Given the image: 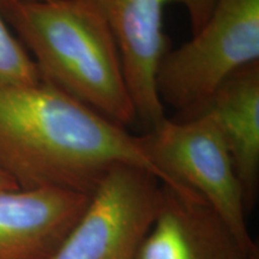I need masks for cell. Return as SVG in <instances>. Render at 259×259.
<instances>
[{"instance_id":"cell-1","label":"cell","mask_w":259,"mask_h":259,"mask_svg":"<svg viewBox=\"0 0 259 259\" xmlns=\"http://www.w3.org/2000/svg\"><path fill=\"white\" fill-rule=\"evenodd\" d=\"M119 163L145 168L168 185L142 136L44 80L31 85L0 83V168L19 189L90 194Z\"/></svg>"},{"instance_id":"cell-2","label":"cell","mask_w":259,"mask_h":259,"mask_svg":"<svg viewBox=\"0 0 259 259\" xmlns=\"http://www.w3.org/2000/svg\"><path fill=\"white\" fill-rule=\"evenodd\" d=\"M0 12L45 83L127 127L137 120L118 47L80 0H0Z\"/></svg>"},{"instance_id":"cell-3","label":"cell","mask_w":259,"mask_h":259,"mask_svg":"<svg viewBox=\"0 0 259 259\" xmlns=\"http://www.w3.org/2000/svg\"><path fill=\"white\" fill-rule=\"evenodd\" d=\"M259 63V0H218L191 40L167 52L156 92L180 118L198 114L229 77Z\"/></svg>"},{"instance_id":"cell-4","label":"cell","mask_w":259,"mask_h":259,"mask_svg":"<svg viewBox=\"0 0 259 259\" xmlns=\"http://www.w3.org/2000/svg\"><path fill=\"white\" fill-rule=\"evenodd\" d=\"M142 138L168 187L200 197L246 247L258 252L248 232L244 189L211 113L204 109L189 118H164Z\"/></svg>"},{"instance_id":"cell-5","label":"cell","mask_w":259,"mask_h":259,"mask_svg":"<svg viewBox=\"0 0 259 259\" xmlns=\"http://www.w3.org/2000/svg\"><path fill=\"white\" fill-rule=\"evenodd\" d=\"M162 183L145 168H109L60 245L46 259H136L156 219Z\"/></svg>"},{"instance_id":"cell-6","label":"cell","mask_w":259,"mask_h":259,"mask_svg":"<svg viewBox=\"0 0 259 259\" xmlns=\"http://www.w3.org/2000/svg\"><path fill=\"white\" fill-rule=\"evenodd\" d=\"M94 10L111 31L134 101L137 120L149 130L166 118L156 92V74L167 37L163 12L183 0H80Z\"/></svg>"},{"instance_id":"cell-7","label":"cell","mask_w":259,"mask_h":259,"mask_svg":"<svg viewBox=\"0 0 259 259\" xmlns=\"http://www.w3.org/2000/svg\"><path fill=\"white\" fill-rule=\"evenodd\" d=\"M162 187L160 210L136 259H259L200 197Z\"/></svg>"},{"instance_id":"cell-8","label":"cell","mask_w":259,"mask_h":259,"mask_svg":"<svg viewBox=\"0 0 259 259\" xmlns=\"http://www.w3.org/2000/svg\"><path fill=\"white\" fill-rule=\"evenodd\" d=\"M88 202L89 194L54 187L0 190V259H46Z\"/></svg>"},{"instance_id":"cell-9","label":"cell","mask_w":259,"mask_h":259,"mask_svg":"<svg viewBox=\"0 0 259 259\" xmlns=\"http://www.w3.org/2000/svg\"><path fill=\"white\" fill-rule=\"evenodd\" d=\"M204 109L218 121L250 211L259 174V63L229 77Z\"/></svg>"},{"instance_id":"cell-10","label":"cell","mask_w":259,"mask_h":259,"mask_svg":"<svg viewBox=\"0 0 259 259\" xmlns=\"http://www.w3.org/2000/svg\"><path fill=\"white\" fill-rule=\"evenodd\" d=\"M36 65L0 12V83L31 85L41 82Z\"/></svg>"},{"instance_id":"cell-11","label":"cell","mask_w":259,"mask_h":259,"mask_svg":"<svg viewBox=\"0 0 259 259\" xmlns=\"http://www.w3.org/2000/svg\"><path fill=\"white\" fill-rule=\"evenodd\" d=\"M218 0H183V4L189 12L192 31L196 32L211 14Z\"/></svg>"},{"instance_id":"cell-12","label":"cell","mask_w":259,"mask_h":259,"mask_svg":"<svg viewBox=\"0 0 259 259\" xmlns=\"http://www.w3.org/2000/svg\"><path fill=\"white\" fill-rule=\"evenodd\" d=\"M11 189H19L17 184L15 183L14 179L5 173L4 170L0 168V190H11Z\"/></svg>"},{"instance_id":"cell-13","label":"cell","mask_w":259,"mask_h":259,"mask_svg":"<svg viewBox=\"0 0 259 259\" xmlns=\"http://www.w3.org/2000/svg\"><path fill=\"white\" fill-rule=\"evenodd\" d=\"M25 2H44V0H25Z\"/></svg>"}]
</instances>
